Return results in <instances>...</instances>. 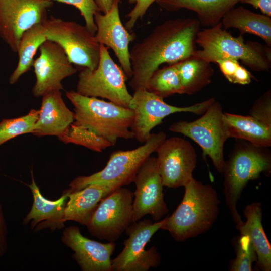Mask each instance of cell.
<instances>
[{
	"label": "cell",
	"mask_w": 271,
	"mask_h": 271,
	"mask_svg": "<svg viewBox=\"0 0 271 271\" xmlns=\"http://www.w3.org/2000/svg\"><path fill=\"white\" fill-rule=\"evenodd\" d=\"M66 96L74 106V118L58 138L64 143L101 152L115 145L118 139L134 138L131 130L133 112L129 108L73 90L67 91Z\"/></svg>",
	"instance_id": "cell-1"
},
{
	"label": "cell",
	"mask_w": 271,
	"mask_h": 271,
	"mask_svg": "<svg viewBox=\"0 0 271 271\" xmlns=\"http://www.w3.org/2000/svg\"><path fill=\"white\" fill-rule=\"evenodd\" d=\"M200 25L195 18L167 20L134 44L129 52L132 89H147L150 77L161 64H174L191 56Z\"/></svg>",
	"instance_id": "cell-2"
},
{
	"label": "cell",
	"mask_w": 271,
	"mask_h": 271,
	"mask_svg": "<svg viewBox=\"0 0 271 271\" xmlns=\"http://www.w3.org/2000/svg\"><path fill=\"white\" fill-rule=\"evenodd\" d=\"M183 199L172 214L165 217L163 230L178 242L208 231L219 213L218 194L210 184L193 177L184 186Z\"/></svg>",
	"instance_id": "cell-3"
},
{
	"label": "cell",
	"mask_w": 271,
	"mask_h": 271,
	"mask_svg": "<svg viewBox=\"0 0 271 271\" xmlns=\"http://www.w3.org/2000/svg\"><path fill=\"white\" fill-rule=\"evenodd\" d=\"M196 43L201 47L192 55L210 63L231 59L241 62L256 72L269 71L271 67L270 47L257 42L244 41L243 35L233 36L223 28L221 22L198 32Z\"/></svg>",
	"instance_id": "cell-4"
},
{
	"label": "cell",
	"mask_w": 271,
	"mask_h": 271,
	"mask_svg": "<svg viewBox=\"0 0 271 271\" xmlns=\"http://www.w3.org/2000/svg\"><path fill=\"white\" fill-rule=\"evenodd\" d=\"M271 171V153L267 147L245 141L237 143L225 161L223 193L225 202L238 229L243 224L237 203L248 182Z\"/></svg>",
	"instance_id": "cell-5"
},
{
	"label": "cell",
	"mask_w": 271,
	"mask_h": 271,
	"mask_svg": "<svg viewBox=\"0 0 271 271\" xmlns=\"http://www.w3.org/2000/svg\"><path fill=\"white\" fill-rule=\"evenodd\" d=\"M166 139L163 131L151 133L141 146L130 150L115 151L110 156L105 167L88 176H79L69 184L70 192L81 190L88 185L103 184L122 187L133 182L139 168Z\"/></svg>",
	"instance_id": "cell-6"
},
{
	"label": "cell",
	"mask_w": 271,
	"mask_h": 271,
	"mask_svg": "<svg viewBox=\"0 0 271 271\" xmlns=\"http://www.w3.org/2000/svg\"><path fill=\"white\" fill-rule=\"evenodd\" d=\"M108 48L100 44V60L95 69L82 67L76 91L84 96L106 99L129 108L132 95L127 88V79L121 68L111 57Z\"/></svg>",
	"instance_id": "cell-7"
},
{
	"label": "cell",
	"mask_w": 271,
	"mask_h": 271,
	"mask_svg": "<svg viewBox=\"0 0 271 271\" xmlns=\"http://www.w3.org/2000/svg\"><path fill=\"white\" fill-rule=\"evenodd\" d=\"M221 104L215 101L197 119L172 123L168 129L187 137L202 148L204 157L211 159L213 165L222 173L225 163L224 146L228 139Z\"/></svg>",
	"instance_id": "cell-8"
},
{
	"label": "cell",
	"mask_w": 271,
	"mask_h": 271,
	"mask_svg": "<svg viewBox=\"0 0 271 271\" xmlns=\"http://www.w3.org/2000/svg\"><path fill=\"white\" fill-rule=\"evenodd\" d=\"M48 40L59 45L74 65L95 69L100 60V44L86 26L51 16L43 23Z\"/></svg>",
	"instance_id": "cell-9"
},
{
	"label": "cell",
	"mask_w": 271,
	"mask_h": 271,
	"mask_svg": "<svg viewBox=\"0 0 271 271\" xmlns=\"http://www.w3.org/2000/svg\"><path fill=\"white\" fill-rule=\"evenodd\" d=\"M163 99L146 89L134 91L129 108L133 112L131 130L138 141L145 142L151 130L166 117L178 112L202 115L215 101L212 97L189 106L178 107L168 104Z\"/></svg>",
	"instance_id": "cell-10"
},
{
	"label": "cell",
	"mask_w": 271,
	"mask_h": 271,
	"mask_svg": "<svg viewBox=\"0 0 271 271\" xmlns=\"http://www.w3.org/2000/svg\"><path fill=\"white\" fill-rule=\"evenodd\" d=\"M133 200V193L122 186L104 197L86 225L90 233L116 241L132 223Z\"/></svg>",
	"instance_id": "cell-11"
},
{
	"label": "cell",
	"mask_w": 271,
	"mask_h": 271,
	"mask_svg": "<svg viewBox=\"0 0 271 271\" xmlns=\"http://www.w3.org/2000/svg\"><path fill=\"white\" fill-rule=\"evenodd\" d=\"M165 218L153 223L150 219L132 222L125 230L128 236L121 252L111 260L112 271H147L161 263V256L155 246L145 250L154 234L162 229Z\"/></svg>",
	"instance_id": "cell-12"
},
{
	"label": "cell",
	"mask_w": 271,
	"mask_h": 271,
	"mask_svg": "<svg viewBox=\"0 0 271 271\" xmlns=\"http://www.w3.org/2000/svg\"><path fill=\"white\" fill-rule=\"evenodd\" d=\"M50 0H0V37L14 52L23 34L47 19Z\"/></svg>",
	"instance_id": "cell-13"
},
{
	"label": "cell",
	"mask_w": 271,
	"mask_h": 271,
	"mask_svg": "<svg viewBox=\"0 0 271 271\" xmlns=\"http://www.w3.org/2000/svg\"><path fill=\"white\" fill-rule=\"evenodd\" d=\"M133 182L136 185L132 203V222L150 215L155 222L168 212L164 199L163 184L156 157H148L137 172Z\"/></svg>",
	"instance_id": "cell-14"
},
{
	"label": "cell",
	"mask_w": 271,
	"mask_h": 271,
	"mask_svg": "<svg viewBox=\"0 0 271 271\" xmlns=\"http://www.w3.org/2000/svg\"><path fill=\"white\" fill-rule=\"evenodd\" d=\"M156 152L164 186L184 187L193 178L197 156L188 141L178 137L166 139Z\"/></svg>",
	"instance_id": "cell-15"
},
{
	"label": "cell",
	"mask_w": 271,
	"mask_h": 271,
	"mask_svg": "<svg viewBox=\"0 0 271 271\" xmlns=\"http://www.w3.org/2000/svg\"><path fill=\"white\" fill-rule=\"evenodd\" d=\"M39 50L32 66L36 82L32 92L36 97L52 90H63L62 80L77 72L63 49L55 42L47 40Z\"/></svg>",
	"instance_id": "cell-16"
},
{
	"label": "cell",
	"mask_w": 271,
	"mask_h": 271,
	"mask_svg": "<svg viewBox=\"0 0 271 271\" xmlns=\"http://www.w3.org/2000/svg\"><path fill=\"white\" fill-rule=\"evenodd\" d=\"M120 0H114L106 13L97 12L94 16L97 26L95 37L100 44L111 48L116 56L127 79L132 76L129 45L135 38L121 22L119 10Z\"/></svg>",
	"instance_id": "cell-17"
},
{
	"label": "cell",
	"mask_w": 271,
	"mask_h": 271,
	"mask_svg": "<svg viewBox=\"0 0 271 271\" xmlns=\"http://www.w3.org/2000/svg\"><path fill=\"white\" fill-rule=\"evenodd\" d=\"M62 242L73 251V258L83 271H112L111 256L116 244L103 243L86 238L79 227L65 228L61 236Z\"/></svg>",
	"instance_id": "cell-18"
},
{
	"label": "cell",
	"mask_w": 271,
	"mask_h": 271,
	"mask_svg": "<svg viewBox=\"0 0 271 271\" xmlns=\"http://www.w3.org/2000/svg\"><path fill=\"white\" fill-rule=\"evenodd\" d=\"M32 182L27 184L31 191L33 202L31 210L25 216L23 224L30 222L31 228L36 231L49 228L53 231L64 226V212L70 193L65 190L56 200L46 199L41 194L35 181L31 170Z\"/></svg>",
	"instance_id": "cell-19"
},
{
	"label": "cell",
	"mask_w": 271,
	"mask_h": 271,
	"mask_svg": "<svg viewBox=\"0 0 271 271\" xmlns=\"http://www.w3.org/2000/svg\"><path fill=\"white\" fill-rule=\"evenodd\" d=\"M42 98L39 114L32 134L38 137L59 138L73 122L74 112L66 105L61 90L49 91Z\"/></svg>",
	"instance_id": "cell-20"
},
{
	"label": "cell",
	"mask_w": 271,
	"mask_h": 271,
	"mask_svg": "<svg viewBox=\"0 0 271 271\" xmlns=\"http://www.w3.org/2000/svg\"><path fill=\"white\" fill-rule=\"evenodd\" d=\"M118 188L112 185L94 184L70 193L64 209V221H75L86 226L100 201Z\"/></svg>",
	"instance_id": "cell-21"
},
{
	"label": "cell",
	"mask_w": 271,
	"mask_h": 271,
	"mask_svg": "<svg viewBox=\"0 0 271 271\" xmlns=\"http://www.w3.org/2000/svg\"><path fill=\"white\" fill-rule=\"evenodd\" d=\"M246 221L238 228L240 235L249 239L257 255V264L262 271L271 270V245L262 224V209L260 202L248 204L243 211Z\"/></svg>",
	"instance_id": "cell-22"
},
{
	"label": "cell",
	"mask_w": 271,
	"mask_h": 271,
	"mask_svg": "<svg viewBox=\"0 0 271 271\" xmlns=\"http://www.w3.org/2000/svg\"><path fill=\"white\" fill-rule=\"evenodd\" d=\"M240 0H157V4L168 11L186 9L195 12L200 24L214 26Z\"/></svg>",
	"instance_id": "cell-23"
},
{
	"label": "cell",
	"mask_w": 271,
	"mask_h": 271,
	"mask_svg": "<svg viewBox=\"0 0 271 271\" xmlns=\"http://www.w3.org/2000/svg\"><path fill=\"white\" fill-rule=\"evenodd\" d=\"M223 119L229 138L244 140L259 147L271 146V126L250 115L223 113Z\"/></svg>",
	"instance_id": "cell-24"
},
{
	"label": "cell",
	"mask_w": 271,
	"mask_h": 271,
	"mask_svg": "<svg viewBox=\"0 0 271 271\" xmlns=\"http://www.w3.org/2000/svg\"><path fill=\"white\" fill-rule=\"evenodd\" d=\"M223 28L238 29L240 34L248 33L261 38L271 47V19L264 14L255 13L240 6L233 8L221 20Z\"/></svg>",
	"instance_id": "cell-25"
},
{
	"label": "cell",
	"mask_w": 271,
	"mask_h": 271,
	"mask_svg": "<svg viewBox=\"0 0 271 271\" xmlns=\"http://www.w3.org/2000/svg\"><path fill=\"white\" fill-rule=\"evenodd\" d=\"M175 64L184 94H195L212 81L214 70L205 60L192 55Z\"/></svg>",
	"instance_id": "cell-26"
},
{
	"label": "cell",
	"mask_w": 271,
	"mask_h": 271,
	"mask_svg": "<svg viewBox=\"0 0 271 271\" xmlns=\"http://www.w3.org/2000/svg\"><path fill=\"white\" fill-rule=\"evenodd\" d=\"M47 40L43 24H36L23 34L16 52L18 55V63L9 79L10 84L16 83L22 75L31 68L37 51Z\"/></svg>",
	"instance_id": "cell-27"
},
{
	"label": "cell",
	"mask_w": 271,
	"mask_h": 271,
	"mask_svg": "<svg viewBox=\"0 0 271 271\" xmlns=\"http://www.w3.org/2000/svg\"><path fill=\"white\" fill-rule=\"evenodd\" d=\"M147 90L163 99L184 94L175 64L155 71L149 79Z\"/></svg>",
	"instance_id": "cell-28"
},
{
	"label": "cell",
	"mask_w": 271,
	"mask_h": 271,
	"mask_svg": "<svg viewBox=\"0 0 271 271\" xmlns=\"http://www.w3.org/2000/svg\"><path fill=\"white\" fill-rule=\"evenodd\" d=\"M39 114V110L32 109L23 116L3 119L0 121V146L16 137L32 133Z\"/></svg>",
	"instance_id": "cell-29"
},
{
	"label": "cell",
	"mask_w": 271,
	"mask_h": 271,
	"mask_svg": "<svg viewBox=\"0 0 271 271\" xmlns=\"http://www.w3.org/2000/svg\"><path fill=\"white\" fill-rule=\"evenodd\" d=\"M256 261V253L249 238L240 235L236 247V257L231 261L229 270L251 271L253 262Z\"/></svg>",
	"instance_id": "cell-30"
},
{
	"label": "cell",
	"mask_w": 271,
	"mask_h": 271,
	"mask_svg": "<svg viewBox=\"0 0 271 271\" xmlns=\"http://www.w3.org/2000/svg\"><path fill=\"white\" fill-rule=\"evenodd\" d=\"M215 63L217 64L221 72L230 83L244 85L249 84L252 79H254L252 74L242 66L237 60L220 59Z\"/></svg>",
	"instance_id": "cell-31"
},
{
	"label": "cell",
	"mask_w": 271,
	"mask_h": 271,
	"mask_svg": "<svg viewBox=\"0 0 271 271\" xmlns=\"http://www.w3.org/2000/svg\"><path fill=\"white\" fill-rule=\"evenodd\" d=\"M70 5L76 7L84 19L85 26L94 35L97 31L94 21L95 15L100 10L94 0H50Z\"/></svg>",
	"instance_id": "cell-32"
},
{
	"label": "cell",
	"mask_w": 271,
	"mask_h": 271,
	"mask_svg": "<svg viewBox=\"0 0 271 271\" xmlns=\"http://www.w3.org/2000/svg\"><path fill=\"white\" fill-rule=\"evenodd\" d=\"M249 115L271 126V91L268 90L254 102Z\"/></svg>",
	"instance_id": "cell-33"
},
{
	"label": "cell",
	"mask_w": 271,
	"mask_h": 271,
	"mask_svg": "<svg viewBox=\"0 0 271 271\" xmlns=\"http://www.w3.org/2000/svg\"><path fill=\"white\" fill-rule=\"evenodd\" d=\"M128 1L130 3L135 4L133 8L126 15L128 19L124 26L130 32L138 20L143 18L150 6L157 0H128Z\"/></svg>",
	"instance_id": "cell-34"
},
{
	"label": "cell",
	"mask_w": 271,
	"mask_h": 271,
	"mask_svg": "<svg viewBox=\"0 0 271 271\" xmlns=\"http://www.w3.org/2000/svg\"><path fill=\"white\" fill-rule=\"evenodd\" d=\"M8 227L2 204L0 203V258L8 247Z\"/></svg>",
	"instance_id": "cell-35"
},
{
	"label": "cell",
	"mask_w": 271,
	"mask_h": 271,
	"mask_svg": "<svg viewBox=\"0 0 271 271\" xmlns=\"http://www.w3.org/2000/svg\"><path fill=\"white\" fill-rule=\"evenodd\" d=\"M240 2L249 4L259 9L263 14L271 16V0H240Z\"/></svg>",
	"instance_id": "cell-36"
},
{
	"label": "cell",
	"mask_w": 271,
	"mask_h": 271,
	"mask_svg": "<svg viewBox=\"0 0 271 271\" xmlns=\"http://www.w3.org/2000/svg\"><path fill=\"white\" fill-rule=\"evenodd\" d=\"M100 11L103 14L107 13L111 8L114 0H94Z\"/></svg>",
	"instance_id": "cell-37"
}]
</instances>
